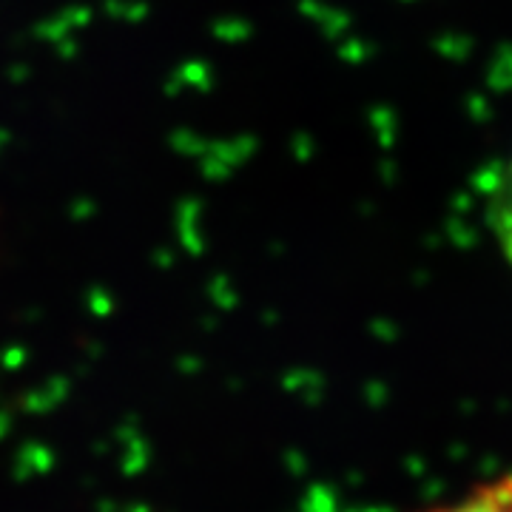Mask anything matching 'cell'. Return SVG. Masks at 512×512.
<instances>
[{
	"instance_id": "cell-1",
	"label": "cell",
	"mask_w": 512,
	"mask_h": 512,
	"mask_svg": "<svg viewBox=\"0 0 512 512\" xmlns=\"http://www.w3.org/2000/svg\"><path fill=\"white\" fill-rule=\"evenodd\" d=\"M487 222L498 251L512 268V154L498 165L487 191Z\"/></svg>"
},
{
	"instance_id": "cell-2",
	"label": "cell",
	"mask_w": 512,
	"mask_h": 512,
	"mask_svg": "<svg viewBox=\"0 0 512 512\" xmlns=\"http://www.w3.org/2000/svg\"><path fill=\"white\" fill-rule=\"evenodd\" d=\"M419 512H512V476L484 481L450 504H439V507Z\"/></svg>"
}]
</instances>
